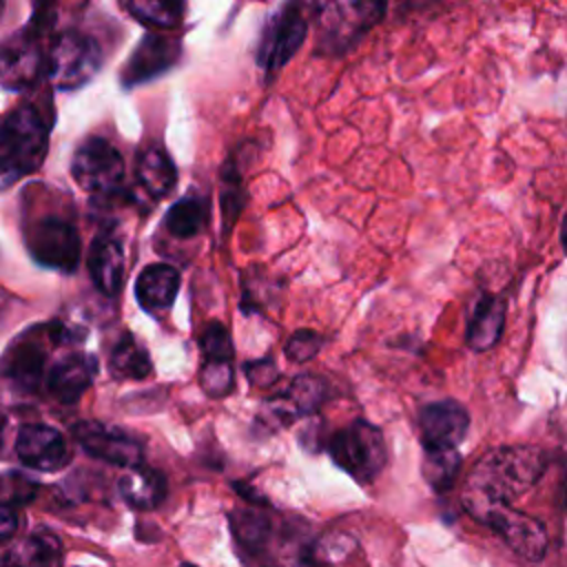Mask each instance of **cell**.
I'll return each mask as SVG.
<instances>
[{
    "label": "cell",
    "instance_id": "6",
    "mask_svg": "<svg viewBox=\"0 0 567 567\" xmlns=\"http://www.w3.org/2000/svg\"><path fill=\"white\" fill-rule=\"evenodd\" d=\"M27 246L38 264L62 272L75 270L82 252L78 228L60 217H40L33 221L27 233Z\"/></svg>",
    "mask_w": 567,
    "mask_h": 567
},
{
    "label": "cell",
    "instance_id": "9",
    "mask_svg": "<svg viewBox=\"0 0 567 567\" xmlns=\"http://www.w3.org/2000/svg\"><path fill=\"white\" fill-rule=\"evenodd\" d=\"M73 436L91 456L102 458L106 463L124 465V467H135L142 463L144 445L137 439H133L128 432L115 425H104L97 421H80L73 427Z\"/></svg>",
    "mask_w": 567,
    "mask_h": 567
},
{
    "label": "cell",
    "instance_id": "15",
    "mask_svg": "<svg viewBox=\"0 0 567 567\" xmlns=\"http://www.w3.org/2000/svg\"><path fill=\"white\" fill-rule=\"evenodd\" d=\"M44 359L47 354L42 343L38 339L22 337L4 352L0 361V370L18 388L33 390L40 383V377L44 372Z\"/></svg>",
    "mask_w": 567,
    "mask_h": 567
},
{
    "label": "cell",
    "instance_id": "12",
    "mask_svg": "<svg viewBox=\"0 0 567 567\" xmlns=\"http://www.w3.org/2000/svg\"><path fill=\"white\" fill-rule=\"evenodd\" d=\"M44 58L38 38L24 33L0 51V84L7 89H24L38 80Z\"/></svg>",
    "mask_w": 567,
    "mask_h": 567
},
{
    "label": "cell",
    "instance_id": "11",
    "mask_svg": "<svg viewBox=\"0 0 567 567\" xmlns=\"http://www.w3.org/2000/svg\"><path fill=\"white\" fill-rule=\"evenodd\" d=\"M16 454L20 461L40 472H55L69 461V445L64 436L42 423L22 425L16 436Z\"/></svg>",
    "mask_w": 567,
    "mask_h": 567
},
{
    "label": "cell",
    "instance_id": "23",
    "mask_svg": "<svg viewBox=\"0 0 567 567\" xmlns=\"http://www.w3.org/2000/svg\"><path fill=\"white\" fill-rule=\"evenodd\" d=\"M111 372L117 379H144L151 372L148 352L131 334H124L111 352Z\"/></svg>",
    "mask_w": 567,
    "mask_h": 567
},
{
    "label": "cell",
    "instance_id": "25",
    "mask_svg": "<svg viewBox=\"0 0 567 567\" xmlns=\"http://www.w3.org/2000/svg\"><path fill=\"white\" fill-rule=\"evenodd\" d=\"M53 540L44 536H27L4 554L2 567H53Z\"/></svg>",
    "mask_w": 567,
    "mask_h": 567
},
{
    "label": "cell",
    "instance_id": "5",
    "mask_svg": "<svg viewBox=\"0 0 567 567\" xmlns=\"http://www.w3.org/2000/svg\"><path fill=\"white\" fill-rule=\"evenodd\" d=\"M71 173L78 186L86 193L109 197L124 179V162L113 144L102 137H91L78 146L71 162Z\"/></svg>",
    "mask_w": 567,
    "mask_h": 567
},
{
    "label": "cell",
    "instance_id": "1",
    "mask_svg": "<svg viewBox=\"0 0 567 567\" xmlns=\"http://www.w3.org/2000/svg\"><path fill=\"white\" fill-rule=\"evenodd\" d=\"M385 0H317V49L323 55H343L383 18Z\"/></svg>",
    "mask_w": 567,
    "mask_h": 567
},
{
    "label": "cell",
    "instance_id": "4",
    "mask_svg": "<svg viewBox=\"0 0 567 567\" xmlns=\"http://www.w3.org/2000/svg\"><path fill=\"white\" fill-rule=\"evenodd\" d=\"M100 62L102 53L93 38L80 31H64L49 51L47 73L53 86L69 91L86 84L97 73Z\"/></svg>",
    "mask_w": 567,
    "mask_h": 567
},
{
    "label": "cell",
    "instance_id": "36",
    "mask_svg": "<svg viewBox=\"0 0 567 567\" xmlns=\"http://www.w3.org/2000/svg\"><path fill=\"white\" fill-rule=\"evenodd\" d=\"M2 9H4V0H0V16H2Z\"/></svg>",
    "mask_w": 567,
    "mask_h": 567
},
{
    "label": "cell",
    "instance_id": "17",
    "mask_svg": "<svg viewBox=\"0 0 567 567\" xmlns=\"http://www.w3.org/2000/svg\"><path fill=\"white\" fill-rule=\"evenodd\" d=\"M326 399V383L317 377L301 374L292 379V383L277 394L270 405L275 416H281L284 421H295L299 416H306L317 410V405Z\"/></svg>",
    "mask_w": 567,
    "mask_h": 567
},
{
    "label": "cell",
    "instance_id": "13",
    "mask_svg": "<svg viewBox=\"0 0 567 567\" xmlns=\"http://www.w3.org/2000/svg\"><path fill=\"white\" fill-rule=\"evenodd\" d=\"M97 361L91 354L75 352L60 359L49 372V392L60 403H75L84 390L93 383Z\"/></svg>",
    "mask_w": 567,
    "mask_h": 567
},
{
    "label": "cell",
    "instance_id": "28",
    "mask_svg": "<svg viewBox=\"0 0 567 567\" xmlns=\"http://www.w3.org/2000/svg\"><path fill=\"white\" fill-rule=\"evenodd\" d=\"M233 365L230 361H206L199 372V383L208 396H226L233 390Z\"/></svg>",
    "mask_w": 567,
    "mask_h": 567
},
{
    "label": "cell",
    "instance_id": "2",
    "mask_svg": "<svg viewBox=\"0 0 567 567\" xmlns=\"http://www.w3.org/2000/svg\"><path fill=\"white\" fill-rule=\"evenodd\" d=\"M49 128L31 106L13 111L0 126V188L35 173L47 155Z\"/></svg>",
    "mask_w": 567,
    "mask_h": 567
},
{
    "label": "cell",
    "instance_id": "33",
    "mask_svg": "<svg viewBox=\"0 0 567 567\" xmlns=\"http://www.w3.org/2000/svg\"><path fill=\"white\" fill-rule=\"evenodd\" d=\"M16 527H18V516L13 507L0 505V545L13 536Z\"/></svg>",
    "mask_w": 567,
    "mask_h": 567
},
{
    "label": "cell",
    "instance_id": "29",
    "mask_svg": "<svg viewBox=\"0 0 567 567\" xmlns=\"http://www.w3.org/2000/svg\"><path fill=\"white\" fill-rule=\"evenodd\" d=\"M202 352H204V359L206 361H230L233 359V341H230V334L228 330L213 321L206 326V330L202 332Z\"/></svg>",
    "mask_w": 567,
    "mask_h": 567
},
{
    "label": "cell",
    "instance_id": "31",
    "mask_svg": "<svg viewBox=\"0 0 567 567\" xmlns=\"http://www.w3.org/2000/svg\"><path fill=\"white\" fill-rule=\"evenodd\" d=\"M38 492V485L33 481H29L24 474L20 472H4L0 474V505H13L29 501L33 494Z\"/></svg>",
    "mask_w": 567,
    "mask_h": 567
},
{
    "label": "cell",
    "instance_id": "27",
    "mask_svg": "<svg viewBox=\"0 0 567 567\" xmlns=\"http://www.w3.org/2000/svg\"><path fill=\"white\" fill-rule=\"evenodd\" d=\"M230 520H233L235 536L244 547L257 549L264 545V540L268 536V520L259 512L237 509V512H233Z\"/></svg>",
    "mask_w": 567,
    "mask_h": 567
},
{
    "label": "cell",
    "instance_id": "22",
    "mask_svg": "<svg viewBox=\"0 0 567 567\" xmlns=\"http://www.w3.org/2000/svg\"><path fill=\"white\" fill-rule=\"evenodd\" d=\"M208 221V204L197 195H186L166 213V228L179 239L195 237Z\"/></svg>",
    "mask_w": 567,
    "mask_h": 567
},
{
    "label": "cell",
    "instance_id": "34",
    "mask_svg": "<svg viewBox=\"0 0 567 567\" xmlns=\"http://www.w3.org/2000/svg\"><path fill=\"white\" fill-rule=\"evenodd\" d=\"M560 237H563V248H565V252H567V215H565V219H563V228H560Z\"/></svg>",
    "mask_w": 567,
    "mask_h": 567
},
{
    "label": "cell",
    "instance_id": "18",
    "mask_svg": "<svg viewBox=\"0 0 567 567\" xmlns=\"http://www.w3.org/2000/svg\"><path fill=\"white\" fill-rule=\"evenodd\" d=\"M505 328V301L496 295H483L467 323L465 341L472 350H489Z\"/></svg>",
    "mask_w": 567,
    "mask_h": 567
},
{
    "label": "cell",
    "instance_id": "3",
    "mask_svg": "<svg viewBox=\"0 0 567 567\" xmlns=\"http://www.w3.org/2000/svg\"><path fill=\"white\" fill-rule=\"evenodd\" d=\"M332 461L359 483H370L385 465V441L377 425L368 421H352L328 441Z\"/></svg>",
    "mask_w": 567,
    "mask_h": 567
},
{
    "label": "cell",
    "instance_id": "26",
    "mask_svg": "<svg viewBox=\"0 0 567 567\" xmlns=\"http://www.w3.org/2000/svg\"><path fill=\"white\" fill-rule=\"evenodd\" d=\"M461 467V454L456 447L452 450H425L423 456V476L436 492H445Z\"/></svg>",
    "mask_w": 567,
    "mask_h": 567
},
{
    "label": "cell",
    "instance_id": "20",
    "mask_svg": "<svg viewBox=\"0 0 567 567\" xmlns=\"http://www.w3.org/2000/svg\"><path fill=\"white\" fill-rule=\"evenodd\" d=\"M122 498L135 509H153L166 496V478L162 472L144 467L142 463L128 467L120 481Z\"/></svg>",
    "mask_w": 567,
    "mask_h": 567
},
{
    "label": "cell",
    "instance_id": "7",
    "mask_svg": "<svg viewBox=\"0 0 567 567\" xmlns=\"http://www.w3.org/2000/svg\"><path fill=\"white\" fill-rule=\"evenodd\" d=\"M474 518H478L483 525L494 529L523 558L540 560L545 556V547H547L545 527L536 518L512 509L507 503L487 505L478 509Z\"/></svg>",
    "mask_w": 567,
    "mask_h": 567
},
{
    "label": "cell",
    "instance_id": "14",
    "mask_svg": "<svg viewBox=\"0 0 567 567\" xmlns=\"http://www.w3.org/2000/svg\"><path fill=\"white\" fill-rule=\"evenodd\" d=\"M177 53H179V47L173 40L151 33L137 44V49L128 58V64L122 71V80L126 84L146 82L157 73L166 71L175 62Z\"/></svg>",
    "mask_w": 567,
    "mask_h": 567
},
{
    "label": "cell",
    "instance_id": "10",
    "mask_svg": "<svg viewBox=\"0 0 567 567\" xmlns=\"http://www.w3.org/2000/svg\"><path fill=\"white\" fill-rule=\"evenodd\" d=\"M470 427L467 410L452 399L425 405L419 412V436L425 450H452L465 439Z\"/></svg>",
    "mask_w": 567,
    "mask_h": 567
},
{
    "label": "cell",
    "instance_id": "24",
    "mask_svg": "<svg viewBox=\"0 0 567 567\" xmlns=\"http://www.w3.org/2000/svg\"><path fill=\"white\" fill-rule=\"evenodd\" d=\"M133 18L148 27L173 29L184 16V0H122Z\"/></svg>",
    "mask_w": 567,
    "mask_h": 567
},
{
    "label": "cell",
    "instance_id": "16",
    "mask_svg": "<svg viewBox=\"0 0 567 567\" xmlns=\"http://www.w3.org/2000/svg\"><path fill=\"white\" fill-rule=\"evenodd\" d=\"M177 288H179V275L168 264L146 266L135 281L137 301L148 312H159L171 308V303L175 301Z\"/></svg>",
    "mask_w": 567,
    "mask_h": 567
},
{
    "label": "cell",
    "instance_id": "21",
    "mask_svg": "<svg viewBox=\"0 0 567 567\" xmlns=\"http://www.w3.org/2000/svg\"><path fill=\"white\" fill-rule=\"evenodd\" d=\"M137 179L151 197H166L177 182V171L164 151L148 148L137 157Z\"/></svg>",
    "mask_w": 567,
    "mask_h": 567
},
{
    "label": "cell",
    "instance_id": "8",
    "mask_svg": "<svg viewBox=\"0 0 567 567\" xmlns=\"http://www.w3.org/2000/svg\"><path fill=\"white\" fill-rule=\"evenodd\" d=\"M308 35V20L299 4L288 2L277 16H272L270 24L264 29L259 40L257 62L268 71V75L277 73L303 44Z\"/></svg>",
    "mask_w": 567,
    "mask_h": 567
},
{
    "label": "cell",
    "instance_id": "32",
    "mask_svg": "<svg viewBox=\"0 0 567 567\" xmlns=\"http://www.w3.org/2000/svg\"><path fill=\"white\" fill-rule=\"evenodd\" d=\"M246 377L252 385H270L277 379V365L270 359L252 361L246 365Z\"/></svg>",
    "mask_w": 567,
    "mask_h": 567
},
{
    "label": "cell",
    "instance_id": "35",
    "mask_svg": "<svg viewBox=\"0 0 567 567\" xmlns=\"http://www.w3.org/2000/svg\"><path fill=\"white\" fill-rule=\"evenodd\" d=\"M179 567H197V565H190V563H184V565H179Z\"/></svg>",
    "mask_w": 567,
    "mask_h": 567
},
{
    "label": "cell",
    "instance_id": "30",
    "mask_svg": "<svg viewBox=\"0 0 567 567\" xmlns=\"http://www.w3.org/2000/svg\"><path fill=\"white\" fill-rule=\"evenodd\" d=\"M321 346H323V337L321 334H317L312 330H297V332H292L288 337L284 352H286V357L290 361L306 363V361H310L321 350Z\"/></svg>",
    "mask_w": 567,
    "mask_h": 567
},
{
    "label": "cell",
    "instance_id": "19",
    "mask_svg": "<svg viewBox=\"0 0 567 567\" xmlns=\"http://www.w3.org/2000/svg\"><path fill=\"white\" fill-rule=\"evenodd\" d=\"M89 270L100 292L113 297L120 292L124 281V252L117 239L100 237L93 241Z\"/></svg>",
    "mask_w": 567,
    "mask_h": 567
}]
</instances>
